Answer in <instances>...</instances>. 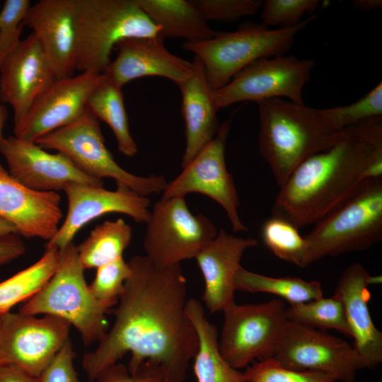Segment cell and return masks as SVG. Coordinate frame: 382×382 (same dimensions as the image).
<instances>
[{
  "label": "cell",
  "instance_id": "obj_34",
  "mask_svg": "<svg viewBox=\"0 0 382 382\" xmlns=\"http://www.w3.org/2000/svg\"><path fill=\"white\" fill-rule=\"evenodd\" d=\"M94 279L88 285L96 299L110 309L118 302L131 269L123 257L96 268Z\"/></svg>",
  "mask_w": 382,
  "mask_h": 382
},
{
  "label": "cell",
  "instance_id": "obj_16",
  "mask_svg": "<svg viewBox=\"0 0 382 382\" xmlns=\"http://www.w3.org/2000/svg\"><path fill=\"white\" fill-rule=\"evenodd\" d=\"M104 78V73L81 72L57 79L35 100L21 123L13 127L14 137L35 141L66 126L86 110L88 99Z\"/></svg>",
  "mask_w": 382,
  "mask_h": 382
},
{
  "label": "cell",
  "instance_id": "obj_32",
  "mask_svg": "<svg viewBox=\"0 0 382 382\" xmlns=\"http://www.w3.org/2000/svg\"><path fill=\"white\" fill-rule=\"evenodd\" d=\"M261 234L265 244L279 259L300 267L307 266L308 243L292 223L272 216L262 224Z\"/></svg>",
  "mask_w": 382,
  "mask_h": 382
},
{
  "label": "cell",
  "instance_id": "obj_44",
  "mask_svg": "<svg viewBox=\"0 0 382 382\" xmlns=\"http://www.w3.org/2000/svg\"><path fill=\"white\" fill-rule=\"evenodd\" d=\"M13 233L17 234L15 226L10 222L0 218V237Z\"/></svg>",
  "mask_w": 382,
  "mask_h": 382
},
{
  "label": "cell",
  "instance_id": "obj_37",
  "mask_svg": "<svg viewBox=\"0 0 382 382\" xmlns=\"http://www.w3.org/2000/svg\"><path fill=\"white\" fill-rule=\"evenodd\" d=\"M31 4L29 0H6L4 3L0 11V67L21 40L23 20Z\"/></svg>",
  "mask_w": 382,
  "mask_h": 382
},
{
  "label": "cell",
  "instance_id": "obj_36",
  "mask_svg": "<svg viewBox=\"0 0 382 382\" xmlns=\"http://www.w3.org/2000/svg\"><path fill=\"white\" fill-rule=\"evenodd\" d=\"M320 4L318 0H267L262 1L260 18L266 26L289 28L301 22L305 14H311Z\"/></svg>",
  "mask_w": 382,
  "mask_h": 382
},
{
  "label": "cell",
  "instance_id": "obj_13",
  "mask_svg": "<svg viewBox=\"0 0 382 382\" xmlns=\"http://www.w3.org/2000/svg\"><path fill=\"white\" fill-rule=\"evenodd\" d=\"M71 326L52 315L0 316V364L16 366L38 377L69 339Z\"/></svg>",
  "mask_w": 382,
  "mask_h": 382
},
{
  "label": "cell",
  "instance_id": "obj_25",
  "mask_svg": "<svg viewBox=\"0 0 382 382\" xmlns=\"http://www.w3.org/2000/svg\"><path fill=\"white\" fill-rule=\"evenodd\" d=\"M150 21L166 37L183 38L185 42L207 40L214 37L199 9L190 0H137Z\"/></svg>",
  "mask_w": 382,
  "mask_h": 382
},
{
  "label": "cell",
  "instance_id": "obj_4",
  "mask_svg": "<svg viewBox=\"0 0 382 382\" xmlns=\"http://www.w3.org/2000/svg\"><path fill=\"white\" fill-rule=\"evenodd\" d=\"M316 18V15H310L294 26L277 29L247 22L234 31L215 32L207 40L185 42L183 47L200 60L208 84L215 91L252 62L284 55L296 35Z\"/></svg>",
  "mask_w": 382,
  "mask_h": 382
},
{
  "label": "cell",
  "instance_id": "obj_29",
  "mask_svg": "<svg viewBox=\"0 0 382 382\" xmlns=\"http://www.w3.org/2000/svg\"><path fill=\"white\" fill-rule=\"evenodd\" d=\"M59 260V250L45 248L34 264L0 282V316L37 294L54 274Z\"/></svg>",
  "mask_w": 382,
  "mask_h": 382
},
{
  "label": "cell",
  "instance_id": "obj_19",
  "mask_svg": "<svg viewBox=\"0 0 382 382\" xmlns=\"http://www.w3.org/2000/svg\"><path fill=\"white\" fill-rule=\"evenodd\" d=\"M62 217L58 192L30 189L0 163V218L13 224L18 235L49 241L57 232Z\"/></svg>",
  "mask_w": 382,
  "mask_h": 382
},
{
  "label": "cell",
  "instance_id": "obj_17",
  "mask_svg": "<svg viewBox=\"0 0 382 382\" xmlns=\"http://www.w3.org/2000/svg\"><path fill=\"white\" fill-rule=\"evenodd\" d=\"M0 154L9 173L35 191L58 192L72 183L103 187V180L86 175L62 154H51L34 141L14 136L4 137Z\"/></svg>",
  "mask_w": 382,
  "mask_h": 382
},
{
  "label": "cell",
  "instance_id": "obj_43",
  "mask_svg": "<svg viewBox=\"0 0 382 382\" xmlns=\"http://www.w3.org/2000/svg\"><path fill=\"white\" fill-rule=\"evenodd\" d=\"M352 4L357 9L364 11L379 9L382 6L381 0H354Z\"/></svg>",
  "mask_w": 382,
  "mask_h": 382
},
{
  "label": "cell",
  "instance_id": "obj_23",
  "mask_svg": "<svg viewBox=\"0 0 382 382\" xmlns=\"http://www.w3.org/2000/svg\"><path fill=\"white\" fill-rule=\"evenodd\" d=\"M257 244L255 238L234 236L221 229L195 257L205 282L202 299L211 313L222 311L234 301V277L242 256Z\"/></svg>",
  "mask_w": 382,
  "mask_h": 382
},
{
  "label": "cell",
  "instance_id": "obj_15",
  "mask_svg": "<svg viewBox=\"0 0 382 382\" xmlns=\"http://www.w3.org/2000/svg\"><path fill=\"white\" fill-rule=\"evenodd\" d=\"M63 191L68 200L67 214L45 248L62 249L73 242L86 224L105 214H124L137 223H146L151 215L150 199L129 189L108 190L102 186L72 183Z\"/></svg>",
  "mask_w": 382,
  "mask_h": 382
},
{
  "label": "cell",
  "instance_id": "obj_33",
  "mask_svg": "<svg viewBox=\"0 0 382 382\" xmlns=\"http://www.w3.org/2000/svg\"><path fill=\"white\" fill-rule=\"evenodd\" d=\"M320 110L328 125L335 132L372 118L382 117V83H378L354 103Z\"/></svg>",
  "mask_w": 382,
  "mask_h": 382
},
{
  "label": "cell",
  "instance_id": "obj_40",
  "mask_svg": "<svg viewBox=\"0 0 382 382\" xmlns=\"http://www.w3.org/2000/svg\"><path fill=\"white\" fill-rule=\"evenodd\" d=\"M75 356L69 338L37 377L38 382H81L74 366Z\"/></svg>",
  "mask_w": 382,
  "mask_h": 382
},
{
  "label": "cell",
  "instance_id": "obj_30",
  "mask_svg": "<svg viewBox=\"0 0 382 382\" xmlns=\"http://www.w3.org/2000/svg\"><path fill=\"white\" fill-rule=\"evenodd\" d=\"M236 290L265 292L277 295L290 304L308 302L323 296L318 281H306L296 277H271L250 272L242 266L234 277Z\"/></svg>",
  "mask_w": 382,
  "mask_h": 382
},
{
  "label": "cell",
  "instance_id": "obj_3",
  "mask_svg": "<svg viewBox=\"0 0 382 382\" xmlns=\"http://www.w3.org/2000/svg\"><path fill=\"white\" fill-rule=\"evenodd\" d=\"M257 104L259 151L279 187L299 164L330 146L339 136L340 130L330 127L320 109L279 98Z\"/></svg>",
  "mask_w": 382,
  "mask_h": 382
},
{
  "label": "cell",
  "instance_id": "obj_35",
  "mask_svg": "<svg viewBox=\"0 0 382 382\" xmlns=\"http://www.w3.org/2000/svg\"><path fill=\"white\" fill-rule=\"evenodd\" d=\"M246 382H335L331 375L312 371H297L280 366L274 360L253 361L243 372Z\"/></svg>",
  "mask_w": 382,
  "mask_h": 382
},
{
  "label": "cell",
  "instance_id": "obj_14",
  "mask_svg": "<svg viewBox=\"0 0 382 382\" xmlns=\"http://www.w3.org/2000/svg\"><path fill=\"white\" fill-rule=\"evenodd\" d=\"M270 359L287 369L323 372L343 382H354L357 371L363 369L347 342L289 320Z\"/></svg>",
  "mask_w": 382,
  "mask_h": 382
},
{
  "label": "cell",
  "instance_id": "obj_10",
  "mask_svg": "<svg viewBox=\"0 0 382 382\" xmlns=\"http://www.w3.org/2000/svg\"><path fill=\"white\" fill-rule=\"evenodd\" d=\"M146 224V256L158 267L195 258L218 233L209 219L190 212L185 197L156 202Z\"/></svg>",
  "mask_w": 382,
  "mask_h": 382
},
{
  "label": "cell",
  "instance_id": "obj_39",
  "mask_svg": "<svg viewBox=\"0 0 382 382\" xmlns=\"http://www.w3.org/2000/svg\"><path fill=\"white\" fill-rule=\"evenodd\" d=\"M96 382H166L161 368L146 361L134 375H131L125 365L115 363L103 369L96 378Z\"/></svg>",
  "mask_w": 382,
  "mask_h": 382
},
{
  "label": "cell",
  "instance_id": "obj_21",
  "mask_svg": "<svg viewBox=\"0 0 382 382\" xmlns=\"http://www.w3.org/2000/svg\"><path fill=\"white\" fill-rule=\"evenodd\" d=\"M159 34L120 40L115 59L104 74L117 86L145 76H161L178 84L192 71V63L169 52Z\"/></svg>",
  "mask_w": 382,
  "mask_h": 382
},
{
  "label": "cell",
  "instance_id": "obj_26",
  "mask_svg": "<svg viewBox=\"0 0 382 382\" xmlns=\"http://www.w3.org/2000/svg\"><path fill=\"white\" fill-rule=\"evenodd\" d=\"M185 310L199 339L193 365L197 382H246L244 374L233 368L221 354L216 328L205 318L201 303L189 299Z\"/></svg>",
  "mask_w": 382,
  "mask_h": 382
},
{
  "label": "cell",
  "instance_id": "obj_28",
  "mask_svg": "<svg viewBox=\"0 0 382 382\" xmlns=\"http://www.w3.org/2000/svg\"><path fill=\"white\" fill-rule=\"evenodd\" d=\"M132 228L122 219L105 221L93 229L76 250L84 270L98 268L122 257L132 239Z\"/></svg>",
  "mask_w": 382,
  "mask_h": 382
},
{
  "label": "cell",
  "instance_id": "obj_22",
  "mask_svg": "<svg viewBox=\"0 0 382 382\" xmlns=\"http://www.w3.org/2000/svg\"><path fill=\"white\" fill-rule=\"evenodd\" d=\"M371 274L359 263L350 265L341 275L335 291L342 301L346 319L363 368L372 369L382 361V333L369 310Z\"/></svg>",
  "mask_w": 382,
  "mask_h": 382
},
{
  "label": "cell",
  "instance_id": "obj_24",
  "mask_svg": "<svg viewBox=\"0 0 382 382\" xmlns=\"http://www.w3.org/2000/svg\"><path fill=\"white\" fill-rule=\"evenodd\" d=\"M192 63L190 76L177 84L182 96L186 139L182 168L214 138L220 125L216 115L219 108L214 100V91L206 79L203 65L195 56Z\"/></svg>",
  "mask_w": 382,
  "mask_h": 382
},
{
  "label": "cell",
  "instance_id": "obj_18",
  "mask_svg": "<svg viewBox=\"0 0 382 382\" xmlns=\"http://www.w3.org/2000/svg\"><path fill=\"white\" fill-rule=\"evenodd\" d=\"M56 79L35 35L21 40L0 67V101L12 108L14 127Z\"/></svg>",
  "mask_w": 382,
  "mask_h": 382
},
{
  "label": "cell",
  "instance_id": "obj_6",
  "mask_svg": "<svg viewBox=\"0 0 382 382\" xmlns=\"http://www.w3.org/2000/svg\"><path fill=\"white\" fill-rule=\"evenodd\" d=\"M76 71L103 74L122 40L158 35L137 0H75Z\"/></svg>",
  "mask_w": 382,
  "mask_h": 382
},
{
  "label": "cell",
  "instance_id": "obj_12",
  "mask_svg": "<svg viewBox=\"0 0 382 382\" xmlns=\"http://www.w3.org/2000/svg\"><path fill=\"white\" fill-rule=\"evenodd\" d=\"M231 126V120L220 123L214 138L183 168L178 177L167 183L161 199L185 197L191 192L202 194L221 206L233 232H247L238 214L234 180L226 165L225 149Z\"/></svg>",
  "mask_w": 382,
  "mask_h": 382
},
{
  "label": "cell",
  "instance_id": "obj_8",
  "mask_svg": "<svg viewBox=\"0 0 382 382\" xmlns=\"http://www.w3.org/2000/svg\"><path fill=\"white\" fill-rule=\"evenodd\" d=\"M35 142L45 150L62 154L86 175L101 180L110 178L117 187L131 190L141 196L160 193L167 184L162 175L138 176L122 168L105 145L98 120L88 110L73 122Z\"/></svg>",
  "mask_w": 382,
  "mask_h": 382
},
{
  "label": "cell",
  "instance_id": "obj_2",
  "mask_svg": "<svg viewBox=\"0 0 382 382\" xmlns=\"http://www.w3.org/2000/svg\"><path fill=\"white\" fill-rule=\"evenodd\" d=\"M382 158V117L340 131L326 149L299 164L279 187L272 216L296 227L316 224L366 180L365 171Z\"/></svg>",
  "mask_w": 382,
  "mask_h": 382
},
{
  "label": "cell",
  "instance_id": "obj_20",
  "mask_svg": "<svg viewBox=\"0 0 382 382\" xmlns=\"http://www.w3.org/2000/svg\"><path fill=\"white\" fill-rule=\"evenodd\" d=\"M75 0H40L31 4L23 20L33 30L57 79L76 71Z\"/></svg>",
  "mask_w": 382,
  "mask_h": 382
},
{
  "label": "cell",
  "instance_id": "obj_1",
  "mask_svg": "<svg viewBox=\"0 0 382 382\" xmlns=\"http://www.w3.org/2000/svg\"><path fill=\"white\" fill-rule=\"evenodd\" d=\"M127 262L131 274L112 310L113 325L96 348L83 355L82 367L95 381L129 352L131 375L149 361L161 368L166 382H183L199 339L185 310L186 279L180 264L158 267L146 255Z\"/></svg>",
  "mask_w": 382,
  "mask_h": 382
},
{
  "label": "cell",
  "instance_id": "obj_11",
  "mask_svg": "<svg viewBox=\"0 0 382 382\" xmlns=\"http://www.w3.org/2000/svg\"><path fill=\"white\" fill-rule=\"evenodd\" d=\"M315 61L280 55L259 59L213 92L219 109L242 101L284 98L303 105L302 93L309 81Z\"/></svg>",
  "mask_w": 382,
  "mask_h": 382
},
{
  "label": "cell",
  "instance_id": "obj_7",
  "mask_svg": "<svg viewBox=\"0 0 382 382\" xmlns=\"http://www.w3.org/2000/svg\"><path fill=\"white\" fill-rule=\"evenodd\" d=\"M307 266L327 256L364 250L382 240V177L364 180L305 236Z\"/></svg>",
  "mask_w": 382,
  "mask_h": 382
},
{
  "label": "cell",
  "instance_id": "obj_38",
  "mask_svg": "<svg viewBox=\"0 0 382 382\" xmlns=\"http://www.w3.org/2000/svg\"><path fill=\"white\" fill-rule=\"evenodd\" d=\"M194 3L207 21L234 22L257 13L262 1L195 0Z\"/></svg>",
  "mask_w": 382,
  "mask_h": 382
},
{
  "label": "cell",
  "instance_id": "obj_42",
  "mask_svg": "<svg viewBox=\"0 0 382 382\" xmlns=\"http://www.w3.org/2000/svg\"><path fill=\"white\" fill-rule=\"evenodd\" d=\"M0 382H38V378L16 366L0 364Z\"/></svg>",
  "mask_w": 382,
  "mask_h": 382
},
{
  "label": "cell",
  "instance_id": "obj_31",
  "mask_svg": "<svg viewBox=\"0 0 382 382\" xmlns=\"http://www.w3.org/2000/svg\"><path fill=\"white\" fill-rule=\"evenodd\" d=\"M287 320L313 328L332 329L351 337L344 307L340 299L333 295L308 302L290 304L286 308Z\"/></svg>",
  "mask_w": 382,
  "mask_h": 382
},
{
  "label": "cell",
  "instance_id": "obj_5",
  "mask_svg": "<svg viewBox=\"0 0 382 382\" xmlns=\"http://www.w3.org/2000/svg\"><path fill=\"white\" fill-rule=\"evenodd\" d=\"M76 245L59 250L57 269L47 284L26 301L18 312L52 315L66 320L79 332L85 346L98 342L106 333L110 309L100 303L87 284Z\"/></svg>",
  "mask_w": 382,
  "mask_h": 382
},
{
  "label": "cell",
  "instance_id": "obj_9",
  "mask_svg": "<svg viewBox=\"0 0 382 382\" xmlns=\"http://www.w3.org/2000/svg\"><path fill=\"white\" fill-rule=\"evenodd\" d=\"M284 301L238 305L235 301L224 310V325L219 348L234 369L272 357L287 322Z\"/></svg>",
  "mask_w": 382,
  "mask_h": 382
},
{
  "label": "cell",
  "instance_id": "obj_27",
  "mask_svg": "<svg viewBox=\"0 0 382 382\" xmlns=\"http://www.w3.org/2000/svg\"><path fill=\"white\" fill-rule=\"evenodd\" d=\"M86 108L98 120L108 124L120 153L128 157L137 154L138 146L129 131L122 87L104 74L103 80L91 93Z\"/></svg>",
  "mask_w": 382,
  "mask_h": 382
},
{
  "label": "cell",
  "instance_id": "obj_41",
  "mask_svg": "<svg viewBox=\"0 0 382 382\" xmlns=\"http://www.w3.org/2000/svg\"><path fill=\"white\" fill-rule=\"evenodd\" d=\"M25 246L19 235L13 233L0 237V266L24 254Z\"/></svg>",
  "mask_w": 382,
  "mask_h": 382
},
{
  "label": "cell",
  "instance_id": "obj_45",
  "mask_svg": "<svg viewBox=\"0 0 382 382\" xmlns=\"http://www.w3.org/2000/svg\"><path fill=\"white\" fill-rule=\"evenodd\" d=\"M8 112L6 108L0 103V144L3 138V130L7 119Z\"/></svg>",
  "mask_w": 382,
  "mask_h": 382
}]
</instances>
